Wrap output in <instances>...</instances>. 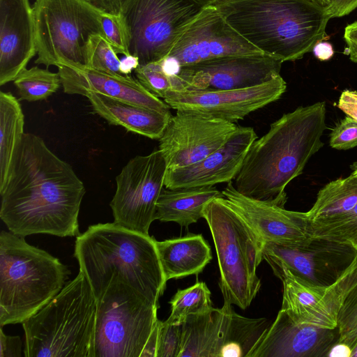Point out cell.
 Instances as JSON below:
<instances>
[{
  "instance_id": "cell-27",
  "label": "cell",
  "mask_w": 357,
  "mask_h": 357,
  "mask_svg": "<svg viewBox=\"0 0 357 357\" xmlns=\"http://www.w3.org/2000/svg\"><path fill=\"white\" fill-rule=\"evenodd\" d=\"M224 197L222 192L213 186L163 188L159 195L155 220L174 222L181 227H188L204 218L207 203Z\"/></svg>"
},
{
  "instance_id": "cell-22",
  "label": "cell",
  "mask_w": 357,
  "mask_h": 357,
  "mask_svg": "<svg viewBox=\"0 0 357 357\" xmlns=\"http://www.w3.org/2000/svg\"><path fill=\"white\" fill-rule=\"evenodd\" d=\"M36 54L29 0H0V85L13 81Z\"/></svg>"
},
{
  "instance_id": "cell-20",
  "label": "cell",
  "mask_w": 357,
  "mask_h": 357,
  "mask_svg": "<svg viewBox=\"0 0 357 357\" xmlns=\"http://www.w3.org/2000/svg\"><path fill=\"white\" fill-rule=\"evenodd\" d=\"M306 215L311 238L357 248V176L326 184Z\"/></svg>"
},
{
  "instance_id": "cell-43",
  "label": "cell",
  "mask_w": 357,
  "mask_h": 357,
  "mask_svg": "<svg viewBox=\"0 0 357 357\" xmlns=\"http://www.w3.org/2000/svg\"><path fill=\"white\" fill-rule=\"evenodd\" d=\"M139 66V59L129 54L124 56L120 61V70L122 75H129L131 72Z\"/></svg>"
},
{
  "instance_id": "cell-11",
  "label": "cell",
  "mask_w": 357,
  "mask_h": 357,
  "mask_svg": "<svg viewBox=\"0 0 357 357\" xmlns=\"http://www.w3.org/2000/svg\"><path fill=\"white\" fill-rule=\"evenodd\" d=\"M178 357H250L271 324L237 314L231 303L188 317Z\"/></svg>"
},
{
  "instance_id": "cell-30",
  "label": "cell",
  "mask_w": 357,
  "mask_h": 357,
  "mask_svg": "<svg viewBox=\"0 0 357 357\" xmlns=\"http://www.w3.org/2000/svg\"><path fill=\"white\" fill-rule=\"evenodd\" d=\"M211 291L204 282L178 289L169 301L171 314L167 321L181 324L188 317L207 312L212 307Z\"/></svg>"
},
{
  "instance_id": "cell-17",
  "label": "cell",
  "mask_w": 357,
  "mask_h": 357,
  "mask_svg": "<svg viewBox=\"0 0 357 357\" xmlns=\"http://www.w3.org/2000/svg\"><path fill=\"white\" fill-rule=\"evenodd\" d=\"M287 84L281 75L252 87L219 91H170L163 98L170 108L197 112L236 123L280 98Z\"/></svg>"
},
{
  "instance_id": "cell-32",
  "label": "cell",
  "mask_w": 357,
  "mask_h": 357,
  "mask_svg": "<svg viewBox=\"0 0 357 357\" xmlns=\"http://www.w3.org/2000/svg\"><path fill=\"white\" fill-rule=\"evenodd\" d=\"M89 47V68L111 75H123L120 70L121 60L105 36L93 35Z\"/></svg>"
},
{
  "instance_id": "cell-35",
  "label": "cell",
  "mask_w": 357,
  "mask_h": 357,
  "mask_svg": "<svg viewBox=\"0 0 357 357\" xmlns=\"http://www.w3.org/2000/svg\"><path fill=\"white\" fill-rule=\"evenodd\" d=\"M101 23L105 36L116 52L129 55L128 36L122 16L102 13Z\"/></svg>"
},
{
  "instance_id": "cell-24",
  "label": "cell",
  "mask_w": 357,
  "mask_h": 357,
  "mask_svg": "<svg viewBox=\"0 0 357 357\" xmlns=\"http://www.w3.org/2000/svg\"><path fill=\"white\" fill-rule=\"evenodd\" d=\"M63 91L86 96L96 93L162 112H170L169 106L146 89L137 78L114 75L91 68L58 67Z\"/></svg>"
},
{
  "instance_id": "cell-46",
  "label": "cell",
  "mask_w": 357,
  "mask_h": 357,
  "mask_svg": "<svg viewBox=\"0 0 357 357\" xmlns=\"http://www.w3.org/2000/svg\"><path fill=\"white\" fill-rule=\"evenodd\" d=\"M351 169H352V174L357 176V162H354L351 165Z\"/></svg>"
},
{
  "instance_id": "cell-9",
  "label": "cell",
  "mask_w": 357,
  "mask_h": 357,
  "mask_svg": "<svg viewBox=\"0 0 357 357\" xmlns=\"http://www.w3.org/2000/svg\"><path fill=\"white\" fill-rule=\"evenodd\" d=\"M158 308L113 274L97 301L94 357H144L158 326Z\"/></svg>"
},
{
  "instance_id": "cell-29",
  "label": "cell",
  "mask_w": 357,
  "mask_h": 357,
  "mask_svg": "<svg viewBox=\"0 0 357 357\" xmlns=\"http://www.w3.org/2000/svg\"><path fill=\"white\" fill-rule=\"evenodd\" d=\"M21 100H42L55 93L61 84L59 73L37 66L22 70L13 80Z\"/></svg>"
},
{
  "instance_id": "cell-4",
  "label": "cell",
  "mask_w": 357,
  "mask_h": 357,
  "mask_svg": "<svg viewBox=\"0 0 357 357\" xmlns=\"http://www.w3.org/2000/svg\"><path fill=\"white\" fill-rule=\"evenodd\" d=\"M227 22L262 53L283 62L312 52L326 37V10L309 0H229L215 4Z\"/></svg>"
},
{
  "instance_id": "cell-10",
  "label": "cell",
  "mask_w": 357,
  "mask_h": 357,
  "mask_svg": "<svg viewBox=\"0 0 357 357\" xmlns=\"http://www.w3.org/2000/svg\"><path fill=\"white\" fill-rule=\"evenodd\" d=\"M206 0H130L121 15L129 54L139 66L162 61L186 27L209 5Z\"/></svg>"
},
{
  "instance_id": "cell-25",
  "label": "cell",
  "mask_w": 357,
  "mask_h": 357,
  "mask_svg": "<svg viewBox=\"0 0 357 357\" xmlns=\"http://www.w3.org/2000/svg\"><path fill=\"white\" fill-rule=\"evenodd\" d=\"M89 99L93 110L109 124L152 139H159L171 116L162 112L105 95L91 93Z\"/></svg>"
},
{
  "instance_id": "cell-15",
  "label": "cell",
  "mask_w": 357,
  "mask_h": 357,
  "mask_svg": "<svg viewBox=\"0 0 357 357\" xmlns=\"http://www.w3.org/2000/svg\"><path fill=\"white\" fill-rule=\"evenodd\" d=\"M283 284L281 310L294 321L335 329L342 300L357 281V256L346 272L333 284H311L286 268L273 271Z\"/></svg>"
},
{
  "instance_id": "cell-7",
  "label": "cell",
  "mask_w": 357,
  "mask_h": 357,
  "mask_svg": "<svg viewBox=\"0 0 357 357\" xmlns=\"http://www.w3.org/2000/svg\"><path fill=\"white\" fill-rule=\"evenodd\" d=\"M203 215L216 250L224 302L245 310L261 287L256 270L264 260V243L225 197L207 203Z\"/></svg>"
},
{
  "instance_id": "cell-2",
  "label": "cell",
  "mask_w": 357,
  "mask_h": 357,
  "mask_svg": "<svg viewBox=\"0 0 357 357\" xmlns=\"http://www.w3.org/2000/svg\"><path fill=\"white\" fill-rule=\"evenodd\" d=\"M326 104L316 102L283 114L249 148L233 185L251 198L287 201L284 189L302 174L309 159L323 146Z\"/></svg>"
},
{
  "instance_id": "cell-45",
  "label": "cell",
  "mask_w": 357,
  "mask_h": 357,
  "mask_svg": "<svg viewBox=\"0 0 357 357\" xmlns=\"http://www.w3.org/2000/svg\"><path fill=\"white\" fill-rule=\"evenodd\" d=\"M314 3L326 9L333 0H309Z\"/></svg>"
},
{
  "instance_id": "cell-34",
  "label": "cell",
  "mask_w": 357,
  "mask_h": 357,
  "mask_svg": "<svg viewBox=\"0 0 357 357\" xmlns=\"http://www.w3.org/2000/svg\"><path fill=\"white\" fill-rule=\"evenodd\" d=\"M182 344V324L160 320L156 357H178Z\"/></svg>"
},
{
  "instance_id": "cell-21",
  "label": "cell",
  "mask_w": 357,
  "mask_h": 357,
  "mask_svg": "<svg viewBox=\"0 0 357 357\" xmlns=\"http://www.w3.org/2000/svg\"><path fill=\"white\" fill-rule=\"evenodd\" d=\"M257 138L252 127H238L218 150L202 160L179 168L167 169L164 187L213 186L234 181L246 153Z\"/></svg>"
},
{
  "instance_id": "cell-23",
  "label": "cell",
  "mask_w": 357,
  "mask_h": 357,
  "mask_svg": "<svg viewBox=\"0 0 357 357\" xmlns=\"http://www.w3.org/2000/svg\"><path fill=\"white\" fill-rule=\"evenodd\" d=\"M338 337L337 328L297 323L280 310L250 357H324Z\"/></svg>"
},
{
  "instance_id": "cell-3",
  "label": "cell",
  "mask_w": 357,
  "mask_h": 357,
  "mask_svg": "<svg viewBox=\"0 0 357 357\" xmlns=\"http://www.w3.org/2000/svg\"><path fill=\"white\" fill-rule=\"evenodd\" d=\"M74 256L87 278L96 301L119 274L148 301L159 305L166 280L155 238L114 222L91 225L79 234Z\"/></svg>"
},
{
  "instance_id": "cell-40",
  "label": "cell",
  "mask_w": 357,
  "mask_h": 357,
  "mask_svg": "<svg viewBox=\"0 0 357 357\" xmlns=\"http://www.w3.org/2000/svg\"><path fill=\"white\" fill-rule=\"evenodd\" d=\"M103 13L120 15L130 0H86Z\"/></svg>"
},
{
  "instance_id": "cell-36",
  "label": "cell",
  "mask_w": 357,
  "mask_h": 357,
  "mask_svg": "<svg viewBox=\"0 0 357 357\" xmlns=\"http://www.w3.org/2000/svg\"><path fill=\"white\" fill-rule=\"evenodd\" d=\"M330 146L338 150H347L357 146V121L347 116L332 130Z\"/></svg>"
},
{
  "instance_id": "cell-19",
  "label": "cell",
  "mask_w": 357,
  "mask_h": 357,
  "mask_svg": "<svg viewBox=\"0 0 357 357\" xmlns=\"http://www.w3.org/2000/svg\"><path fill=\"white\" fill-rule=\"evenodd\" d=\"M229 206L265 243L303 246L312 238L308 231L306 212L289 211L277 201L260 200L236 190L233 181L222 191Z\"/></svg>"
},
{
  "instance_id": "cell-37",
  "label": "cell",
  "mask_w": 357,
  "mask_h": 357,
  "mask_svg": "<svg viewBox=\"0 0 357 357\" xmlns=\"http://www.w3.org/2000/svg\"><path fill=\"white\" fill-rule=\"evenodd\" d=\"M22 343L19 336L6 335L0 328V357H21Z\"/></svg>"
},
{
  "instance_id": "cell-18",
  "label": "cell",
  "mask_w": 357,
  "mask_h": 357,
  "mask_svg": "<svg viewBox=\"0 0 357 357\" xmlns=\"http://www.w3.org/2000/svg\"><path fill=\"white\" fill-rule=\"evenodd\" d=\"M259 54L264 53L241 36L211 4L186 27L167 57L182 66L224 56Z\"/></svg>"
},
{
  "instance_id": "cell-33",
  "label": "cell",
  "mask_w": 357,
  "mask_h": 357,
  "mask_svg": "<svg viewBox=\"0 0 357 357\" xmlns=\"http://www.w3.org/2000/svg\"><path fill=\"white\" fill-rule=\"evenodd\" d=\"M135 73L141 84L159 98L172 89L170 76L164 71L160 61L139 66Z\"/></svg>"
},
{
  "instance_id": "cell-8",
  "label": "cell",
  "mask_w": 357,
  "mask_h": 357,
  "mask_svg": "<svg viewBox=\"0 0 357 357\" xmlns=\"http://www.w3.org/2000/svg\"><path fill=\"white\" fill-rule=\"evenodd\" d=\"M33 13L38 54L35 63L89 68L91 37H105L102 11L86 0H36Z\"/></svg>"
},
{
  "instance_id": "cell-28",
  "label": "cell",
  "mask_w": 357,
  "mask_h": 357,
  "mask_svg": "<svg viewBox=\"0 0 357 357\" xmlns=\"http://www.w3.org/2000/svg\"><path fill=\"white\" fill-rule=\"evenodd\" d=\"M24 118L18 100L0 92V189L8 178L15 152L24 132Z\"/></svg>"
},
{
  "instance_id": "cell-14",
  "label": "cell",
  "mask_w": 357,
  "mask_h": 357,
  "mask_svg": "<svg viewBox=\"0 0 357 357\" xmlns=\"http://www.w3.org/2000/svg\"><path fill=\"white\" fill-rule=\"evenodd\" d=\"M234 123L177 110L158 139L167 169L195 163L221 148L236 131Z\"/></svg>"
},
{
  "instance_id": "cell-31",
  "label": "cell",
  "mask_w": 357,
  "mask_h": 357,
  "mask_svg": "<svg viewBox=\"0 0 357 357\" xmlns=\"http://www.w3.org/2000/svg\"><path fill=\"white\" fill-rule=\"evenodd\" d=\"M338 341L352 349L357 343V281L344 294L337 315Z\"/></svg>"
},
{
  "instance_id": "cell-5",
  "label": "cell",
  "mask_w": 357,
  "mask_h": 357,
  "mask_svg": "<svg viewBox=\"0 0 357 357\" xmlns=\"http://www.w3.org/2000/svg\"><path fill=\"white\" fill-rule=\"evenodd\" d=\"M97 301L79 271L48 303L22 324L26 357H94Z\"/></svg>"
},
{
  "instance_id": "cell-42",
  "label": "cell",
  "mask_w": 357,
  "mask_h": 357,
  "mask_svg": "<svg viewBox=\"0 0 357 357\" xmlns=\"http://www.w3.org/2000/svg\"><path fill=\"white\" fill-rule=\"evenodd\" d=\"M312 52L316 58L322 61L329 60L334 54L331 44L323 40L314 45Z\"/></svg>"
},
{
  "instance_id": "cell-16",
  "label": "cell",
  "mask_w": 357,
  "mask_h": 357,
  "mask_svg": "<svg viewBox=\"0 0 357 357\" xmlns=\"http://www.w3.org/2000/svg\"><path fill=\"white\" fill-rule=\"evenodd\" d=\"M357 251L335 242L312 238L303 246H284L265 243L263 259L272 270L286 268L311 284L329 286L353 263Z\"/></svg>"
},
{
  "instance_id": "cell-26",
  "label": "cell",
  "mask_w": 357,
  "mask_h": 357,
  "mask_svg": "<svg viewBox=\"0 0 357 357\" xmlns=\"http://www.w3.org/2000/svg\"><path fill=\"white\" fill-rule=\"evenodd\" d=\"M155 243L166 281L198 275L212 259L211 247L202 234L158 241Z\"/></svg>"
},
{
  "instance_id": "cell-1",
  "label": "cell",
  "mask_w": 357,
  "mask_h": 357,
  "mask_svg": "<svg viewBox=\"0 0 357 357\" xmlns=\"http://www.w3.org/2000/svg\"><path fill=\"white\" fill-rule=\"evenodd\" d=\"M84 194V183L72 167L40 137L24 133L0 189V218L10 232L22 237L77 236Z\"/></svg>"
},
{
  "instance_id": "cell-12",
  "label": "cell",
  "mask_w": 357,
  "mask_h": 357,
  "mask_svg": "<svg viewBox=\"0 0 357 357\" xmlns=\"http://www.w3.org/2000/svg\"><path fill=\"white\" fill-rule=\"evenodd\" d=\"M166 171V162L159 149L130 159L116 176V192L109 204L114 222L149 235Z\"/></svg>"
},
{
  "instance_id": "cell-38",
  "label": "cell",
  "mask_w": 357,
  "mask_h": 357,
  "mask_svg": "<svg viewBox=\"0 0 357 357\" xmlns=\"http://www.w3.org/2000/svg\"><path fill=\"white\" fill-rule=\"evenodd\" d=\"M337 107L347 116L357 121V91L344 90L339 98Z\"/></svg>"
},
{
  "instance_id": "cell-48",
  "label": "cell",
  "mask_w": 357,
  "mask_h": 357,
  "mask_svg": "<svg viewBox=\"0 0 357 357\" xmlns=\"http://www.w3.org/2000/svg\"><path fill=\"white\" fill-rule=\"evenodd\" d=\"M206 1L211 2L212 4H216V3L227 1L229 0H206Z\"/></svg>"
},
{
  "instance_id": "cell-41",
  "label": "cell",
  "mask_w": 357,
  "mask_h": 357,
  "mask_svg": "<svg viewBox=\"0 0 357 357\" xmlns=\"http://www.w3.org/2000/svg\"><path fill=\"white\" fill-rule=\"evenodd\" d=\"M344 39L347 45V51L350 60L357 63V21L345 27Z\"/></svg>"
},
{
  "instance_id": "cell-6",
  "label": "cell",
  "mask_w": 357,
  "mask_h": 357,
  "mask_svg": "<svg viewBox=\"0 0 357 357\" xmlns=\"http://www.w3.org/2000/svg\"><path fill=\"white\" fill-rule=\"evenodd\" d=\"M70 272L56 257L0 233V326L22 323L63 288Z\"/></svg>"
},
{
  "instance_id": "cell-44",
  "label": "cell",
  "mask_w": 357,
  "mask_h": 357,
  "mask_svg": "<svg viewBox=\"0 0 357 357\" xmlns=\"http://www.w3.org/2000/svg\"><path fill=\"white\" fill-rule=\"evenodd\" d=\"M351 349L347 345L336 342L328 352L326 357H351Z\"/></svg>"
},
{
  "instance_id": "cell-47",
  "label": "cell",
  "mask_w": 357,
  "mask_h": 357,
  "mask_svg": "<svg viewBox=\"0 0 357 357\" xmlns=\"http://www.w3.org/2000/svg\"><path fill=\"white\" fill-rule=\"evenodd\" d=\"M351 357H357V343L351 350Z\"/></svg>"
},
{
  "instance_id": "cell-39",
  "label": "cell",
  "mask_w": 357,
  "mask_h": 357,
  "mask_svg": "<svg viewBox=\"0 0 357 357\" xmlns=\"http://www.w3.org/2000/svg\"><path fill=\"white\" fill-rule=\"evenodd\" d=\"M357 8V0H333L326 9L330 18L347 15Z\"/></svg>"
},
{
  "instance_id": "cell-13",
  "label": "cell",
  "mask_w": 357,
  "mask_h": 357,
  "mask_svg": "<svg viewBox=\"0 0 357 357\" xmlns=\"http://www.w3.org/2000/svg\"><path fill=\"white\" fill-rule=\"evenodd\" d=\"M283 61L265 54L224 56L180 66L172 91H219L252 87L280 75Z\"/></svg>"
}]
</instances>
